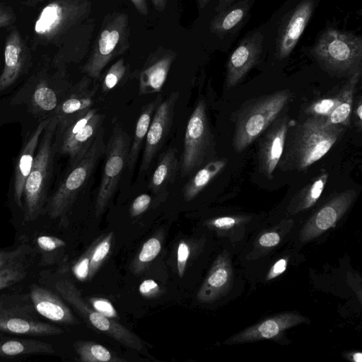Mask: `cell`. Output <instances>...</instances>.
<instances>
[{"label": "cell", "instance_id": "obj_50", "mask_svg": "<svg viewBox=\"0 0 362 362\" xmlns=\"http://www.w3.org/2000/svg\"><path fill=\"white\" fill-rule=\"evenodd\" d=\"M136 10L141 15L146 16L148 13L146 0H130Z\"/></svg>", "mask_w": 362, "mask_h": 362}, {"label": "cell", "instance_id": "obj_7", "mask_svg": "<svg viewBox=\"0 0 362 362\" xmlns=\"http://www.w3.org/2000/svg\"><path fill=\"white\" fill-rule=\"evenodd\" d=\"M291 98L289 90L264 95L247 105L235 123L233 146L237 152L245 150L277 118Z\"/></svg>", "mask_w": 362, "mask_h": 362}, {"label": "cell", "instance_id": "obj_5", "mask_svg": "<svg viewBox=\"0 0 362 362\" xmlns=\"http://www.w3.org/2000/svg\"><path fill=\"white\" fill-rule=\"evenodd\" d=\"M129 16L124 12L107 14L81 71L92 79H98L104 68L129 48Z\"/></svg>", "mask_w": 362, "mask_h": 362}, {"label": "cell", "instance_id": "obj_11", "mask_svg": "<svg viewBox=\"0 0 362 362\" xmlns=\"http://www.w3.org/2000/svg\"><path fill=\"white\" fill-rule=\"evenodd\" d=\"M214 151V139L209 124L206 107L200 99L188 120L185 134L184 147L180 162L181 177L191 175L198 168L206 165Z\"/></svg>", "mask_w": 362, "mask_h": 362}, {"label": "cell", "instance_id": "obj_28", "mask_svg": "<svg viewBox=\"0 0 362 362\" xmlns=\"http://www.w3.org/2000/svg\"><path fill=\"white\" fill-rule=\"evenodd\" d=\"M162 100V95L158 94L153 101L144 105L141 109L128 154L127 167L130 171L134 170L142 143L146 138L153 113Z\"/></svg>", "mask_w": 362, "mask_h": 362}, {"label": "cell", "instance_id": "obj_35", "mask_svg": "<svg viewBox=\"0 0 362 362\" xmlns=\"http://www.w3.org/2000/svg\"><path fill=\"white\" fill-rule=\"evenodd\" d=\"M112 239L113 233L109 232L95 240L90 257L88 280H91L94 277L103 262L109 255Z\"/></svg>", "mask_w": 362, "mask_h": 362}, {"label": "cell", "instance_id": "obj_51", "mask_svg": "<svg viewBox=\"0 0 362 362\" xmlns=\"http://www.w3.org/2000/svg\"><path fill=\"white\" fill-rule=\"evenodd\" d=\"M168 1V0H151L156 9L160 12L165 8Z\"/></svg>", "mask_w": 362, "mask_h": 362}, {"label": "cell", "instance_id": "obj_13", "mask_svg": "<svg viewBox=\"0 0 362 362\" xmlns=\"http://www.w3.org/2000/svg\"><path fill=\"white\" fill-rule=\"evenodd\" d=\"M178 97V92H172L168 98L159 103L153 113L145 138V146L140 165L141 173L149 168L168 135Z\"/></svg>", "mask_w": 362, "mask_h": 362}, {"label": "cell", "instance_id": "obj_30", "mask_svg": "<svg viewBox=\"0 0 362 362\" xmlns=\"http://www.w3.org/2000/svg\"><path fill=\"white\" fill-rule=\"evenodd\" d=\"M54 353V349L51 344L40 340L29 338L0 340V357L39 354H53Z\"/></svg>", "mask_w": 362, "mask_h": 362}, {"label": "cell", "instance_id": "obj_40", "mask_svg": "<svg viewBox=\"0 0 362 362\" xmlns=\"http://www.w3.org/2000/svg\"><path fill=\"white\" fill-rule=\"evenodd\" d=\"M95 243V240L80 256L72 267L73 274L81 281H84L88 279L90 257Z\"/></svg>", "mask_w": 362, "mask_h": 362}, {"label": "cell", "instance_id": "obj_18", "mask_svg": "<svg viewBox=\"0 0 362 362\" xmlns=\"http://www.w3.org/2000/svg\"><path fill=\"white\" fill-rule=\"evenodd\" d=\"M286 116L276 118L267 128L259 144L258 160L262 173L269 179L281 160L288 134Z\"/></svg>", "mask_w": 362, "mask_h": 362}, {"label": "cell", "instance_id": "obj_38", "mask_svg": "<svg viewBox=\"0 0 362 362\" xmlns=\"http://www.w3.org/2000/svg\"><path fill=\"white\" fill-rule=\"evenodd\" d=\"M129 66L125 64L123 58H119L107 71L101 81V90L103 93H107L127 75Z\"/></svg>", "mask_w": 362, "mask_h": 362}, {"label": "cell", "instance_id": "obj_36", "mask_svg": "<svg viewBox=\"0 0 362 362\" xmlns=\"http://www.w3.org/2000/svg\"><path fill=\"white\" fill-rule=\"evenodd\" d=\"M25 257V255L20 257L0 269V291L18 283L25 278L28 264Z\"/></svg>", "mask_w": 362, "mask_h": 362}, {"label": "cell", "instance_id": "obj_55", "mask_svg": "<svg viewBox=\"0 0 362 362\" xmlns=\"http://www.w3.org/2000/svg\"><path fill=\"white\" fill-rule=\"evenodd\" d=\"M362 359V354L361 352H356L353 355V360L355 362H361Z\"/></svg>", "mask_w": 362, "mask_h": 362}, {"label": "cell", "instance_id": "obj_42", "mask_svg": "<svg viewBox=\"0 0 362 362\" xmlns=\"http://www.w3.org/2000/svg\"><path fill=\"white\" fill-rule=\"evenodd\" d=\"M30 247L26 245H19L16 249L10 251H0V269L27 255Z\"/></svg>", "mask_w": 362, "mask_h": 362}, {"label": "cell", "instance_id": "obj_17", "mask_svg": "<svg viewBox=\"0 0 362 362\" xmlns=\"http://www.w3.org/2000/svg\"><path fill=\"white\" fill-rule=\"evenodd\" d=\"M263 35L258 32L247 35L230 54L226 65V83L233 88L239 83L257 62L262 51Z\"/></svg>", "mask_w": 362, "mask_h": 362}, {"label": "cell", "instance_id": "obj_24", "mask_svg": "<svg viewBox=\"0 0 362 362\" xmlns=\"http://www.w3.org/2000/svg\"><path fill=\"white\" fill-rule=\"evenodd\" d=\"M50 117L40 122L27 139L16 158L13 172V198L17 206L21 209L23 207L24 185L32 168L40 139Z\"/></svg>", "mask_w": 362, "mask_h": 362}, {"label": "cell", "instance_id": "obj_39", "mask_svg": "<svg viewBox=\"0 0 362 362\" xmlns=\"http://www.w3.org/2000/svg\"><path fill=\"white\" fill-rule=\"evenodd\" d=\"M354 95V92L349 94L343 102L333 110L327 117L328 122L344 127L349 124Z\"/></svg>", "mask_w": 362, "mask_h": 362}, {"label": "cell", "instance_id": "obj_14", "mask_svg": "<svg viewBox=\"0 0 362 362\" xmlns=\"http://www.w3.org/2000/svg\"><path fill=\"white\" fill-rule=\"evenodd\" d=\"M356 197L354 189L344 191L324 204L306 223L300 239L305 243L311 240L335 226L349 209Z\"/></svg>", "mask_w": 362, "mask_h": 362}, {"label": "cell", "instance_id": "obj_47", "mask_svg": "<svg viewBox=\"0 0 362 362\" xmlns=\"http://www.w3.org/2000/svg\"><path fill=\"white\" fill-rule=\"evenodd\" d=\"M16 21L13 8L0 4V28L11 25Z\"/></svg>", "mask_w": 362, "mask_h": 362}, {"label": "cell", "instance_id": "obj_34", "mask_svg": "<svg viewBox=\"0 0 362 362\" xmlns=\"http://www.w3.org/2000/svg\"><path fill=\"white\" fill-rule=\"evenodd\" d=\"M162 240L163 233H159L143 244L140 252L131 264L132 272H141L158 256L162 248Z\"/></svg>", "mask_w": 362, "mask_h": 362}, {"label": "cell", "instance_id": "obj_4", "mask_svg": "<svg viewBox=\"0 0 362 362\" xmlns=\"http://www.w3.org/2000/svg\"><path fill=\"white\" fill-rule=\"evenodd\" d=\"M105 144L102 131L91 146L76 163L69 165L64 177L53 194L47 198L46 212L51 218L66 221V214L76 196L88 182L101 156L104 154Z\"/></svg>", "mask_w": 362, "mask_h": 362}, {"label": "cell", "instance_id": "obj_20", "mask_svg": "<svg viewBox=\"0 0 362 362\" xmlns=\"http://www.w3.org/2000/svg\"><path fill=\"white\" fill-rule=\"evenodd\" d=\"M176 57L177 54L174 51L163 47L148 56L139 76L140 95L158 93L162 89Z\"/></svg>", "mask_w": 362, "mask_h": 362}, {"label": "cell", "instance_id": "obj_15", "mask_svg": "<svg viewBox=\"0 0 362 362\" xmlns=\"http://www.w3.org/2000/svg\"><path fill=\"white\" fill-rule=\"evenodd\" d=\"M31 64V52L19 30L8 33L4 45V64L0 74V91L12 86L25 74Z\"/></svg>", "mask_w": 362, "mask_h": 362}, {"label": "cell", "instance_id": "obj_37", "mask_svg": "<svg viewBox=\"0 0 362 362\" xmlns=\"http://www.w3.org/2000/svg\"><path fill=\"white\" fill-rule=\"evenodd\" d=\"M36 245L42 255L40 264L48 266L57 261V255L66 243L57 237L42 235L37 238Z\"/></svg>", "mask_w": 362, "mask_h": 362}, {"label": "cell", "instance_id": "obj_33", "mask_svg": "<svg viewBox=\"0 0 362 362\" xmlns=\"http://www.w3.org/2000/svg\"><path fill=\"white\" fill-rule=\"evenodd\" d=\"M74 347L83 362H125V359L119 357L104 346L91 341L78 340Z\"/></svg>", "mask_w": 362, "mask_h": 362}, {"label": "cell", "instance_id": "obj_22", "mask_svg": "<svg viewBox=\"0 0 362 362\" xmlns=\"http://www.w3.org/2000/svg\"><path fill=\"white\" fill-rule=\"evenodd\" d=\"M233 284V269L226 252L214 261L197 294L200 303H212L226 295Z\"/></svg>", "mask_w": 362, "mask_h": 362}, {"label": "cell", "instance_id": "obj_6", "mask_svg": "<svg viewBox=\"0 0 362 362\" xmlns=\"http://www.w3.org/2000/svg\"><path fill=\"white\" fill-rule=\"evenodd\" d=\"M311 52L327 71L351 74L361 66L362 40L354 33L328 28L319 36Z\"/></svg>", "mask_w": 362, "mask_h": 362}, {"label": "cell", "instance_id": "obj_49", "mask_svg": "<svg viewBox=\"0 0 362 362\" xmlns=\"http://www.w3.org/2000/svg\"><path fill=\"white\" fill-rule=\"evenodd\" d=\"M280 236L276 232H269L263 234L259 239V243L263 247H270L279 244Z\"/></svg>", "mask_w": 362, "mask_h": 362}, {"label": "cell", "instance_id": "obj_44", "mask_svg": "<svg viewBox=\"0 0 362 362\" xmlns=\"http://www.w3.org/2000/svg\"><path fill=\"white\" fill-rule=\"evenodd\" d=\"M151 202V197L148 194H142L138 196L133 201L130 206L129 212L131 216L136 217L143 214L148 208Z\"/></svg>", "mask_w": 362, "mask_h": 362}, {"label": "cell", "instance_id": "obj_16", "mask_svg": "<svg viewBox=\"0 0 362 362\" xmlns=\"http://www.w3.org/2000/svg\"><path fill=\"white\" fill-rule=\"evenodd\" d=\"M315 8L314 0H303L289 13L279 28L276 43V57L286 58L303 34Z\"/></svg>", "mask_w": 362, "mask_h": 362}, {"label": "cell", "instance_id": "obj_8", "mask_svg": "<svg viewBox=\"0 0 362 362\" xmlns=\"http://www.w3.org/2000/svg\"><path fill=\"white\" fill-rule=\"evenodd\" d=\"M54 288L57 293L93 329L139 353L143 354L147 353L141 338L124 325L95 310L84 300L81 291L71 281L59 280L54 284Z\"/></svg>", "mask_w": 362, "mask_h": 362}, {"label": "cell", "instance_id": "obj_57", "mask_svg": "<svg viewBox=\"0 0 362 362\" xmlns=\"http://www.w3.org/2000/svg\"><path fill=\"white\" fill-rule=\"evenodd\" d=\"M42 1H45V0H42Z\"/></svg>", "mask_w": 362, "mask_h": 362}, {"label": "cell", "instance_id": "obj_10", "mask_svg": "<svg viewBox=\"0 0 362 362\" xmlns=\"http://www.w3.org/2000/svg\"><path fill=\"white\" fill-rule=\"evenodd\" d=\"M56 69L54 74H49L47 66L37 69L16 93L12 103L27 104L29 111L35 116H52L63 98L59 93L70 88H62L69 86L65 70Z\"/></svg>", "mask_w": 362, "mask_h": 362}, {"label": "cell", "instance_id": "obj_1", "mask_svg": "<svg viewBox=\"0 0 362 362\" xmlns=\"http://www.w3.org/2000/svg\"><path fill=\"white\" fill-rule=\"evenodd\" d=\"M344 127L323 116L310 115L292 132L281 157V167L303 170L322 158L341 137Z\"/></svg>", "mask_w": 362, "mask_h": 362}, {"label": "cell", "instance_id": "obj_12", "mask_svg": "<svg viewBox=\"0 0 362 362\" xmlns=\"http://www.w3.org/2000/svg\"><path fill=\"white\" fill-rule=\"evenodd\" d=\"M132 139L118 123L105 148V163L95 204V213L99 216L113 197L124 167L127 165Z\"/></svg>", "mask_w": 362, "mask_h": 362}, {"label": "cell", "instance_id": "obj_26", "mask_svg": "<svg viewBox=\"0 0 362 362\" xmlns=\"http://www.w3.org/2000/svg\"><path fill=\"white\" fill-rule=\"evenodd\" d=\"M105 116L98 112L70 140L55 149L56 154L69 158V165L78 161L87 152L97 136L103 131Z\"/></svg>", "mask_w": 362, "mask_h": 362}, {"label": "cell", "instance_id": "obj_21", "mask_svg": "<svg viewBox=\"0 0 362 362\" xmlns=\"http://www.w3.org/2000/svg\"><path fill=\"white\" fill-rule=\"evenodd\" d=\"M29 296L37 314L51 322L76 325L79 322L60 296L51 290L32 284Z\"/></svg>", "mask_w": 362, "mask_h": 362}, {"label": "cell", "instance_id": "obj_48", "mask_svg": "<svg viewBox=\"0 0 362 362\" xmlns=\"http://www.w3.org/2000/svg\"><path fill=\"white\" fill-rule=\"evenodd\" d=\"M287 264L288 260L284 258L280 259L276 262L269 270L266 278L267 280H272L283 274L286 269Z\"/></svg>", "mask_w": 362, "mask_h": 362}, {"label": "cell", "instance_id": "obj_32", "mask_svg": "<svg viewBox=\"0 0 362 362\" xmlns=\"http://www.w3.org/2000/svg\"><path fill=\"white\" fill-rule=\"evenodd\" d=\"M328 179V174L321 173L312 182L301 189L292 199L288 210L296 214L313 206L320 198Z\"/></svg>", "mask_w": 362, "mask_h": 362}, {"label": "cell", "instance_id": "obj_31", "mask_svg": "<svg viewBox=\"0 0 362 362\" xmlns=\"http://www.w3.org/2000/svg\"><path fill=\"white\" fill-rule=\"evenodd\" d=\"M227 160L218 159L207 163L199 169L186 183L182 189L184 199L192 200L225 167Z\"/></svg>", "mask_w": 362, "mask_h": 362}, {"label": "cell", "instance_id": "obj_27", "mask_svg": "<svg viewBox=\"0 0 362 362\" xmlns=\"http://www.w3.org/2000/svg\"><path fill=\"white\" fill-rule=\"evenodd\" d=\"M177 149L169 148L160 157L148 183V187L156 196L158 202L163 201L167 195V189L172 185L180 170V162L177 158Z\"/></svg>", "mask_w": 362, "mask_h": 362}, {"label": "cell", "instance_id": "obj_2", "mask_svg": "<svg viewBox=\"0 0 362 362\" xmlns=\"http://www.w3.org/2000/svg\"><path fill=\"white\" fill-rule=\"evenodd\" d=\"M33 26L31 49L59 48L78 31L91 12V0H45Z\"/></svg>", "mask_w": 362, "mask_h": 362}, {"label": "cell", "instance_id": "obj_43", "mask_svg": "<svg viewBox=\"0 0 362 362\" xmlns=\"http://www.w3.org/2000/svg\"><path fill=\"white\" fill-rule=\"evenodd\" d=\"M190 250L189 245L184 240L180 242L177 250V266L178 275L182 278L185 272Z\"/></svg>", "mask_w": 362, "mask_h": 362}, {"label": "cell", "instance_id": "obj_29", "mask_svg": "<svg viewBox=\"0 0 362 362\" xmlns=\"http://www.w3.org/2000/svg\"><path fill=\"white\" fill-rule=\"evenodd\" d=\"M250 9L248 0L228 6L213 18L210 22V32L219 37H223L233 31L243 20Z\"/></svg>", "mask_w": 362, "mask_h": 362}, {"label": "cell", "instance_id": "obj_25", "mask_svg": "<svg viewBox=\"0 0 362 362\" xmlns=\"http://www.w3.org/2000/svg\"><path fill=\"white\" fill-rule=\"evenodd\" d=\"M94 28V20L86 19L78 30L58 48L51 62L52 66L65 70L67 65L83 59L88 52Z\"/></svg>", "mask_w": 362, "mask_h": 362}, {"label": "cell", "instance_id": "obj_56", "mask_svg": "<svg viewBox=\"0 0 362 362\" xmlns=\"http://www.w3.org/2000/svg\"><path fill=\"white\" fill-rule=\"evenodd\" d=\"M4 334L0 332V337H3Z\"/></svg>", "mask_w": 362, "mask_h": 362}, {"label": "cell", "instance_id": "obj_53", "mask_svg": "<svg viewBox=\"0 0 362 362\" xmlns=\"http://www.w3.org/2000/svg\"><path fill=\"white\" fill-rule=\"evenodd\" d=\"M356 113L359 119V123L361 124L362 120V103L361 100H358V105L356 109Z\"/></svg>", "mask_w": 362, "mask_h": 362}, {"label": "cell", "instance_id": "obj_54", "mask_svg": "<svg viewBox=\"0 0 362 362\" xmlns=\"http://www.w3.org/2000/svg\"><path fill=\"white\" fill-rule=\"evenodd\" d=\"M197 4V7L199 11L204 9L207 4H209L210 0H196Z\"/></svg>", "mask_w": 362, "mask_h": 362}, {"label": "cell", "instance_id": "obj_45", "mask_svg": "<svg viewBox=\"0 0 362 362\" xmlns=\"http://www.w3.org/2000/svg\"><path fill=\"white\" fill-rule=\"evenodd\" d=\"M240 221L241 219L238 217L222 216L207 221V225L218 229H228L238 224Z\"/></svg>", "mask_w": 362, "mask_h": 362}, {"label": "cell", "instance_id": "obj_19", "mask_svg": "<svg viewBox=\"0 0 362 362\" xmlns=\"http://www.w3.org/2000/svg\"><path fill=\"white\" fill-rule=\"evenodd\" d=\"M305 320L302 315L294 313H281L235 334L228 339L226 343L234 344L275 339L281 335L286 329L303 323Z\"/></svg>", "mask_w": 362, "mask_h": 362}, {"label": "cell", "instance_id": "obj_9", "mask_svg": "<svg viewBox=\"0 0 362 362\" xmlns=\"http://www.w3.org/2000/svg\"><path fill=\"white\" fill-rule=\"evenodd\" d=\"M29 294L0 295V332L27 336L64 333L59 327L40 320Z\"/></svg>", "mask_w": 362, "mask_h": 362}, {"label": "cell", "instance_id": "obj_41", "mask_svg": "<svg viewBox=\"0 0 362 362\" xmlns=\"http://www.w3.org/2000/svg\"><path fill=\"white\" fill-rule=\"evenodd\" d=\"M88 304L96 311L110 319H119L118 313L111 302L103 298L92 297L88 300Z\"/></svg>", "mask_w": 362, "mask_h": 362}, {"label": "cell", "instance_id": "obj_52", "mask_svg": "<svg viewBox=\"0 0 362 362\" xmlns=\"http://www.w3.org/2000/svg\"><path fill=\"white\" fill-rule=\"evenodd\" d=\"M235 0H218V6L216 8L217 12L221 11Z\"/></svg>", "mask_w": 362, "mask_h": 362}, {"label": "cell", "instance_id": "obj_23", "mask_svg": "<svg viewBox=\"0 0 362 362\" xmlns=\"http://www.w3.org/2000/svg\"><path fill=\"white\" fill-rule=\"evenodd\" d=\"M91 81L92 78L85 75L76 84L69 88L52 115L57 118V123L91 108L98 86L95 84L90 87Z\"/></svg>", "mask_w": 362, "mask_h": 362}, {"label": "cell", "instance_id": "obj_3", "mask_svg": "<svg viewBox=\"0 0 362 362\" xmlns=\"http://www.w3.org/2000/svg\"><path fill=\"white\" fill-rule=\"evenodd\" d=\"M57 126V118L51 116L40 139L33 164L23 188L21 210L24 222L35 221L46 211L48 189L56 156L54 139Z\"/></svg>", "mask_w": 362, "mask_h": 362}, {"label": "cell", "instance_id": "obj_46", "mask_svg": "<svg viewBox=\"0 0 362 362\" xmlns=\"http://www.w3.org/2000/svg\"><path fill=\"white\" fill-rule=\"evenodd\" d=\"M139 291L144 297L153 298L160 293V287L155 281L146 279L140 284Z\"/></svg>", "mask_w": 362, "mask_h": 362}]
</instances>
